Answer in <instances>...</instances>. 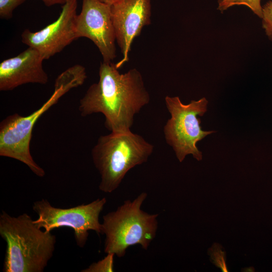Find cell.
<instances>
[{
  "mask_svg": "<svg viewBox=\"0 0 272 272\" xmlns=\"http://www.w3.org/2000/svg\"><path fill=\"white\" fill-rule=\"evenodd\" d=\"M148 194L142 192L132 200H126L113 212L103 217L102 234L105 235L104 252L118 257L124 256L130 246L140 245L147 250L155 238L158 214L141 209Z\"/></svg>",
  "mask_w": 272,
  "mask_h": 272,
  "instance_id": "obj_5",
  "label": "cell"
},
{
  "mask_svg": "<svg viewBox=\"0 0 272 272\" xmlns=\"http://www.w3.org/2000/svg\"><path fill=\"white\" fill-rule=\"evenodd\" d=\"M262 27L267 38L272 41V1L262 6Z\"/></svg>",
  "mask_w": 272,
  "mask_h": 272,
  "instance_id": "obj_15",
  "label": "cell"
},
{
  "mask_svg": "<svg viewBox=\"0 0 272 272\" xmlns=\"http://www.w3.org/2000/svg\"><path fill=\"white\" fill-rule=\"evenodd\" d=\"M44 59L35 48L28 47L16 56L0 63V90L11 91L28 83L46 84L48 77L43 67Z\"/></svg>",
  "mask_w": 272,
  "mask_h": 272,
  "instance_id": "obj_11",
  "label": "cell"
},
{
  "mask_svg": "<svg viewBox=\"0 0 272 272\" xmlns=\"http://www.w3.org/2000/svg\"><path fill=\"white\" fill-rule=\"evenodd\" d=\"M45 5L47 7H51L52 6L57 5V4H60V5H63L65 2L66 0H41Z\"/></svg>",
  "mask_w": 272,
  "mask_h": 272,
  "instance_id": "obj_17",
  "label": "cell"
},
{
  "mask_svg": "<svg viewBox=\"0 0 272 272\" xmlns=\"http://www.w3.org/2000/svg\"><path fill=\"white\" fill-rule=\"evenodd\" d=\"M105 197L97 198L88 204L70 208L53 207L45 199L34 202L33 210L38 217L34 222L47 231L60 227L71 228L77 245L83 247L89 236V231L102 234V224L99 215L106 203Z\"/></svg>",
  "mask_w": 272,
  "mask_h": 272,
  "instance_id": "obj_7",
  "label": "cell"
},
{
  "mask_svg": "<svg viewBox=\"0 0 272 272\" xmlns=\"http://www.w3.org/2000/svg\"><path fill=\"white\" fill-rule=\"evenodd\" d=\"M25 0H0V17L10 19L12 17L13 11L24 3Z\"/></svg>",
  "mask_w": 272,
  "mask_h": 272,
  "instance_id": "obj_16",
  "label": "cell"
},
{
  "mask_svg": "<svg viewBox=\"0 0 272 272\" xmlns=\"http://www.w3.org/2000/svg\"><path fill=\"white\" fill-rule=\"evenodd\" d=\"M0 235L6 242L3 271L42 272L53 255L55 236L26 213L12 217L3 211Z\"/></svg>",
  "mask_w": 272,
  "mask_h": 272,
  "instance_id": "obj_2",
  "label": "cell"
},
{
  "mask_svg": "<svg viewBox=\"0 0 272 272\" xmlns=\"http://www.w3.org/2000/svg\"><path fill=\"white\" fill-rule=\"evenodd\" d=\"M77 0H66L56 21L37 32L25 30L22 43L36 49L44 60L60 52L77 39Z\"/></svg>",
  "mask_w": 272,
  "mask_h": 272,
  "instance_id": "obj_9",
  "label": "cell"
},
{
  "mask_svg": "<svg viewBox=\"0 0 272 272\" xmlns=\"http://www.w3.org/2000/svg\"><path fill=\"white\" fill-rule=\"evenodd\" d=\"M165 101L171 115L163 128L166 143L172 148L180 162L189 154L198 161L201 160L202 153L196 144L215 132L203 130L200 125L199 116H202L207 112L208 101L202 97L184 104L179 97L169 96L165 97Z\"/></svg>",
  "mask_w": 272,
  "mask_h": 272,
  "instance_id": "obj_6",
  "label": "cell"
},
{
  "mask_svg": "<svg viewBox=\"0 0 272 272\" xmlns=\"http://www.w3.org/2000/svg\"><path fill=\"white\" fill-rule=\"evenodd\" d=\"M261 0H219L217 9L221 12L237 5H244L249 8L252 12L261 19L262 17V6Z\"/></svg>",
  "mask_w": 272,
  "mask_h": 272,
  "instance_id": "obj_12",
  "label": "cell"
},
{
  "mask_svg": "<svg viewBox=\"0 0 272 272\" xmlns=\"http://www.w3.org/2000/svg\"><path fill=\"white\" fill-rule=\"evenodd\" d=\"M111 14L116 41L123 55L115 64L119 69L129 60L133 39L144 26L151 24L150 0H120L111 5Z\"/></svg>",
  "mask_w": 272,
  "mask_h": 272,
  "instance_id": "obj_10",
  "label": "cell"
},
{
  "mask_svg": "<svg viewBox=\"0 0 272 272\" xmlns=\"http://www.w3.org/2000/svg\"><path fill=\"white\" fill-rule=\"evenodd\" d=\"M84 82V77L79 71L69 67L57 77L53 94L38 109L26 116L15 113L3 119L0 123V156L18 160L37 176L43 177L45 171L35 162L30 153L33 128L40 117L60 98Z\"/></svg>",
  "mask_w": 272,
  "mask_h": 272,
  "instance_id": "obj_3",
  "label": "cell"
},
{
  "mask_svg": "<svg viewBox=\"0 0 272 272\" xmlns=\"http://www.w3.org/2000/svg\"><path fill=\"white\" fill-rule=\"evenodd\" d=\"M113 253H107V255L101 260L92 263L87 268L81 270L82 272H113Z\"/></svg>",
  "mask_w": 272,
  "mask_h": 272,
  "instance_id": "obj_13",
  "label": "cell"
},
{
  "mask_svg": "<svg viewBox=\"0 0 272 272\" xmlns=\"http://www.w3.org/2000/svg\"><path fill=\"white\" fill-rule=\"evenodd\" d=\"M99 1H101L102 2H103V3H106V0H99Z\"/></svg>",
  "mask_w": 272,
  "mask_h": 272,
  "instance_id": "obj_19",
  "label": "cell"
},
{
  "mask_svg": "<svg viewBox=\"0 0 272 272\" xmlns=\"http://www.w3.org/2000/svg\"><path fill=\"white\" fill-rule=\"evenodd\" d=\"M120 0H106V3L109 5H111L119 1Z\"/></svg>",
  "mask_w": 272,
  "mask_h": 272,
  "instance_id": "obj_18",
  "label": "cell"
},
{
  "mask_svg": "<svg viewBox=\"0 0 272 272\" xmlns=\"http://www.w3.org/2000/svg\"><path fill=\"white\" fill-rule=\"evenodd\" d=\"M99 75L98 82L92 84L80 100L81 115L101 113L111 132L130 130L135 115L150 100L141 73L133 68L120 74L115 64L103 61Z\"/></svg>",
  "mask_w": 272,
  "mask_h": 272,
  "instance_id": "obj_1",
  "label": "cell"
},
{
  "mask_svg": "<svg viewBox=\"0 0 272 272\" xmlns=\"http://www.w3.org/2000/svg\"><path fill=\"white\" fill-rule=\"evenodd\" d=\"M222 247L219 244L215 243L209 249L208 254L211 260L216 266L220 268L222 271H228L226 264V253L222 250Z\"/></svg>",
  "mask_w": 272,
  "mask_h": 272,
  "instance_id": "obj_14",
  "label": "cell"
},
{
  "mask_svg": "<svg viewBox=\"0 0 272 272\" xmlns=\"http://www.w3.org/2000/svg\"><path fill=\"white\" fill-rule=\"evenodd\" d=\"M77 39L86 37L97 47L103 61L116 57L115 35L111 19V5L99 0H83L76 20Z\"/></svg>",
  "mask_w": 272,
  "mask_h": 272,
  "instance_id": "obj_8",
  "label": "cell"
},
{
  "mask_svg": "<svg viewBox=\"0 0 272 272\" xmlns=\"http://www.w3.org/2000/svg\"><path fill=\"white\" fill-rule=\"evenodd\" d=\"M153 150L152 144L131 130L100 136L91 152L101 176L99 190H115L131 169L147 162Z\"/></svg>",
  "mask_w": 272,
  "mask_h": 272,
  "instance_id": "obj_4",
  "label": "cell"
},
{
  "mask_svg": "<svg viewBox=\"0 0 272 272\" xmlns=\"http://www.w3.org/2000/svg\"><path fill=\"white\" fill-rule=\"evenodd\" d=\"M272 1V0H271Z\"/></svg>",
  "mask_w": 272,
  "mask_h": 272,
  "instance_id": "obj_20",
  "label": "cell"
}]
</instances>
